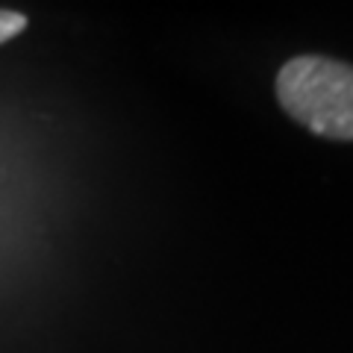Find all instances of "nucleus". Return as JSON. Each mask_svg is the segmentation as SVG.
<instances>
[{"label":"nucleus","mask_w":353,"mask_h":353,"mask_svg":"<svg viewBox=\"0 0 353 353\" xmlns=\"http://www.w3.org/2000/svg\"><path fill=\"white\" fill-rule=\"evenodd\" d=\"M280 106L315 136L353 141V65L294 57L277 74Z\"/></svg>","instance_id":"obj_1"},{"label":"nucleus","mask_w":353,"mask_h":353,"mask_svg":"<svg viewBox=\"0 0 353 353\" xmlns=\"http://www.w3.org/2000/svg\"><path fill=\"white\" fill-rule=\"evenodd\" d=\"M27 27V18L21 12H9V9H0V44L15 39L21 30Z\"/></svg>","instance_id":"obj_2"}]
</instances>
